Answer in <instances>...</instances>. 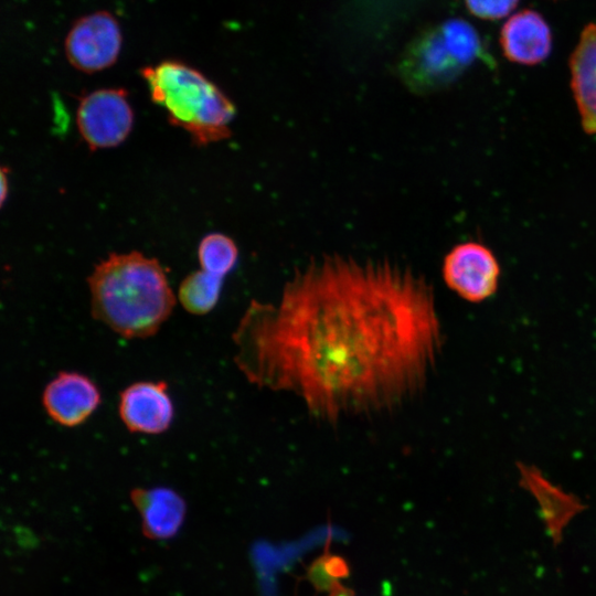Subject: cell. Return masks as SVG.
<instances>
[{
    "instance_id": "obj_1",
    "label": "cell",
    "mask_w": 596,
    "mask_h": 596,
    "mask_svg": "<svg viewBox=\"0 0 596 596\" xmlns=\"http://www.w3.org/2000/svg\"><path fill=\"white\" fill-rule=\"evenodd\" d=\"M232 340L251 384L288 393L333 424L412 402L444 343L423 275L387 258L342 254L302 265L274 301L253 300Z\"/></svg>"
},
{
    "instance_id": "obj_2",
    "label": "cell",
    "mask_w": 596,
    "mask_h": 596,
    "mask_svg": "<svg viewBox=\"0 0 596 596\" xmlns=\"http://www.w3.org/2000/svg\"><path fill=\"white\" fill-rule=\"evenodd\" d=\"M87 283L92 316L126 339L153 336L175 304L161 264L136 251L110 254Z\"/></svg>"
},
{
    "instance_id": "obj_3",
    "label": "cell",
    "mask_w": 596,
    "mask_h": 596,
    "mask_svg": "<svg viewBox=\"0 0 596 596\" xmlns=\"http://www.w3.org/2000/svg\"><path fill=\"white\" fill-rule=\"evenodd\" d=\"M151 100L161 106L171 125L184 129L196 146L230 138L236 109L204 74L190 65L166 60L141 70Z\"/></svg>"
},
{
    "instance_id": "obj_4",
    "label": "cell",
    "mask_w": 596,
    "mask_h": 596,
    "mask_svg": "<svg viewBox=\"0 0 596 596\" xmlns=\"http://www.w3.org/2000/svg\"><path fill=\"white\" fill-rule=\"evenodd\" d=\"M479 53L475 29L450 20L416 36L402 53L397 73L411 92L428 95L453 84Z\"/></svg>"
},
{
    "instance_id": "obj_5",
    "label": "cell",
    "mask_w": 596,
    "mask_h": 596,
    "mask_svg": "<svg viewBox=\"0 0 596 596\" xmlns=\"http://www.w3.org/2000/svg\"><path fill=\"white\" fill-rule=\"evenodd\" d=\"M78 131L89 149L124 142L134 126V110L124 88H100L84 95L76 110Z\"/></svg>"
},
{
    "instance_id": "obj_6",
    "label": "cell",
    "mask_w": 596,
    "mask_h": 596,
    "mask_svg": "<svg viewBox=\"0 0 596 596\" xmlns=\"http://www.w3.org/2000/svg\"><path fill=\"white\" fill-rule=\"evenodd\" d=\"M123 36L117 19L107 11H97L77 19L64 41L70 64L84 73L110 67L121 50Z\"/></svg>"
},
{
    "instance_id": "obj_7",
    "label": "cell",
    "mask_w": 596,
    "mask_h": 596,
    "mask_svg": "<svg viewBox=\"0 0 596 596\" xmlns=\"http://www.w3.org/2000/svg\"><path fill=\"white\" fill-rule=\"evenodd\" d=\"M441 273L445 284L457 296L479 304L496 294L500 266L490 248L477 242H466L447 253Z\"/></svg>"
},
{
    "instance_id": "obj_8",
    "label": "cell",
    "mask_w": 596,
    "mask_h": 596,
    "mask_svg": "<svg viewBox=\"0 0 596 596\" xmlns=\"http://www.w3.org/2000/svg\"><path fill=\"white\" fill-rule=\"evenodd\" d=\"M118 413L131 433L158 435L166 432L174 415L168 385L163 381H139L119 394Z\"/></svg>"
},
{
    "instance_id": "obj_9",
    "label": "cell",
    "mask_w": 596,
    "mask_h": 596,
    "mask_svg": "<svg viewBox=\"0 0 596 596\" xmlns=\"http://www.w3.org/2000/svg\"><path fill=\"white\" fill-rule=\"evenodd\" d=\"M100 392L86 375L62 371L45 386L42 404L50 418L64 427L83 424L98 407Z\"/></svg>"
},
{
    "instance_id": "obj_10",
    "label": "cell",
    "mask_w": 596,
    "mask_h": 596,
    "mask_svg": "<svg viewBox=\"0 0 596 596\" xmlns=\"http://www.w3.org/2000/svg\"><path fill=\"white\" fill-rule=\"evenodd\" d=\"M500 44L504 56L514 63L535 65L552 49V33L543 17L533 10L511 15L502 26Z\"/></svg>"
},
{
    "instance_id": "obj_11",
    "label": "cell",
    "mask_w": 596,
    "mask_h": 596,
    "mask_svg": "<svg viewBox=\"0 0 596 596\" xmlns=\"http://www.w3.org/2000/svg\"><path fill=\"white\" fill-rule=\"evenodd\" d=\"M571 87L586 134H596V23L584 28L570 58Z\"/></svg>"
},
{
    "instance_id": "obj_12",
    "label": "cell",
    "mask_w": 596,
    "mask_h": 596,
    "mask_svg": "<svg viewBox=\"0 0 596 596\" xmlns=\"http://www.w3.org/2000/svg\"><path fill=\"white\" fill-rule=\"evenodd\" d=\"M131 501L140 513L142 531L150 539L173 536L184 520V500L172 489L137 488L131 491Z\"/></svg>"
},
{
    "instance_id": "obj_13",
    "label": "cell",
    "mask_w": 596,
    "mask_h": 596,
    "mask_svg": "<svg viewBox=\"0 0 596 596\" xmlns=\"http://www.w3.org/2000/svg\"><path fill=\"white\" fill-rule=\"evenodd\" d=\"M517 468L521 486L534 496L547 515L546 519L558 515L564 521L581 510L578 499L553 485L535 466L519 462Z\"/></svg>"
},
{
    "instance_id": "obj_14",
    "label": "cell",
    "mask_w": 596,
    "mask_h": 596,
    "mask_svg": "<svg viewBox=\"0 0 596 596\" xmlns=\"http://www.w3.org/2000/svg\"><path fill=\"white\" fill-rule=\"evenodd\" d=\"M223 281V277L203 269L192 272L181 281L178 299L188 312L206 315L216 306Z\"/></svg>"
},
{
    "instance_id": "obj_15",
    "label": "cell",
    "mask_w": 596,
    "mask_h": 596,
    "mask_svg": "<svg viewBox=\"0 0 596 596\" xmlns=\"http://www.w3.org/2000/svg\"><path fill=\"white\" fill-rule=\"evenodd\" d=\"M198 257L201 269L225 278L237 263L238 249L231 237L211 233L200 242Z\"/></svg>"
},
{
    "instance_id": "obj_16",
    "label": "cell",
    "mask_w": 596,
    "mask_h": 596,
    "mask_svg": "<svg viewBox=\"0 0 596 596\" xmlns=\"http://www.w3.org/2000/svg\"><path fill=\"white\" fill-rule=\"evenodd\" d=\"M349 567L339 556L324 555L317 560L310 570L311 579L319 588H330L331 592L341 587L338 579L348 575Z\"/></svg>"
},
{
    "instance_id": "obj_17",
    "label": "cell",
    "mask_w": 596,
    "mask_h": 596,
    "mask_svg": "<svg viewBox=\"0 0 596 596\" xmlns=\"http://www.w3.org/2000/svg\"><path fill=\"white\" fill-rule=\"evenodd\" d=\"M471 14L485 20H498L511 13L519 0H465Z\"/></svg>"
},
{
    "instance_id": "obj_18",
    "label": "cell",
    "mask_w": 596,
    "mask_h": 596,
    "mask_svg": "<svg viewBox=\"0 0 596 596\" xmlns=\"http://www.w3.org/2000/svg\"><path fill=\"white\" fill-rule=\"evenodd\" d=\"M8 168L7 167H2L1 168V195H0V199H1V205H3L6 199H7V195H8V190H9V187H8Z\"/></svg>"
}]
</instances>
